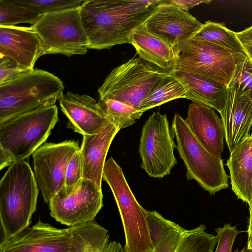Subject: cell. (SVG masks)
<instances>
[{
	"label": "cell",
	"mask_w": 252,
	"mask_h": 252,
	"mask_svg": "<svg viewBox=\"0 0 252 252\" xmlns=\"http://www.w3.org/2000/svg\"><path fill=\"white\" fill-rule=\"evenodd\" d=\"M250 252H252V251H250Z\"/></svg>",
	"instance_id": "42"
},
{
	"label": "cell",
	"mask_w": 252,
	"mask_h": 252,
	"mask_svg": "<svg viewBox=\"0 0 252 252\" xmlns=\"http://www.w3.org/2000/svg\"><path fill=\"white\" fill-rule=\"evenodd\" d=\"M19 4L28 6L40 15L66 9L77 8L85 0H13Z\"/></svg>",
	"instance_id": "29"
},
{
	"label": "cell",
	"mask_w": 252,
	"mask_h": 252,
	"mask_svg": "<svg viewBox=\"0 0 252 252\" xmlns=\"http://www.w3.org/2000/svg\"><path fill=\"white\" fill-rule=\"evenodd\" d=\"M185 230L180 226L170 231L155 247V252H176Z\"/></svg>",
	"instance_id": "33"
},
{
	"label": "cell",
	"mask_w": 252,
	"mask_h": 252,
	"mask_svg": "<svg viewBox=\"0 0 252 252\" xmlns=\"http://www.w3.org/2000/svg\"><path fill=\"white\" fill-rule=\"evenodd\" d=\"M250 210V217H249V223L252 222V202L251 205L249 206Z\"/></svg>",
	"instance_id": "41"
},
{
	"label": "cell",
	"mask_w": 252,
	"mask_h": 252,
	"mask_svg": "<svg viewBox=\"0 0 252 252\" xmlns=\"http://www.w3.org/2000/svg\"><path fill=\"white\" fill-rule=\"evenodd\" d=\"M160 1L85 0L79 11L89 49L130 44L131 34L145 23Z\"/></svg>",
	"instance_id": "1"
},
{
	"label": "cell",
	"mask_w": 252,
	"mask_h": 252,
	"mask_svg": "<svg viewBox=\"0 0 252 252\" xmlns=\"http://www.w3.org/2000/svg\"><path fill=\"white\" fill-rule=\"evenodd\" d=\"M14 163L10 156L2 149L0 148V169L10 166Z\"/></svg>",
	"instance_id": "38"
},
{
	"label": "cell",
	"mask_w": 252,
	"mask_h": 252,
	"mask_svg": "<svg viewBox=\"0 0 252 252\" xmlns=\"http://www.w3.org/2000/svg\"><path fill=\"white\" fill-rule=\"evenodd\" d=\"M49 206L51 216L68 227L92 221L103 206L102 189L82 179L69 192L60 190Z\"/></svg>",
	"instance_id": "13"
},
{
	"label": "cell",
	"mask_w": 252,
	"mask_h": 252,
	"mask_svg": "<svg viewBox=\"0 0 252 252\" xmlns=\"http://www.w3.org/2000/svg\"><path fill=\"white\" fill-rule=\"evenodd\" d=\"M236 34L243 45H252V25Z\"/></svg>",
	"instance_id": "36"
},
{
	"label": "cell",
	"mask_w": 252,
	"mask_h": 252,
	"mask_svg": "<svg viewBox=\"0 0 252 252\" xmlns=\"http://www.w3.org/2000/svg\"><path fill=\"white\" fill-rule=\"evenodd\" d=\"M120 130L119 127L110 121L98 133L83 136L79 150L82 178L91 180L100 189L106 157L114 138Z\"/></svg>",
	"instance_id": "18"
},
{
	"label": "cell",
	"mask_w": 252,
	"mask_h": 252,
	"mask_svg": "<svg viewBox=\"0 0 252 252\" xmlns=\"http://www.w3.org/2000/svg\"><path fill=\"white\" fill-rule=\"evenodd\" d=\"M129 39L139 58L159 69L173 72L175 59L174 49L149 32L143 24L134 31Z\"/></svg>",
	"instance_id": "21"
},
{
	"label": "cell",
	"mask_w": 252,
	"mask_h": 252,
	"mask_svg": "<svg viewBox=\"0 0 252 252\" xmlns=\"http://www.w3.org/2000/svg\"><path fill=\"white\" fill-rule=\"evenodd\" d=\"M247 57L252 62V45H243Z\"/></svg>",
	"instance_id": "40"
},
{
	"label": "cell",
	"mask_w": 252,
	"mask_h": 252,
	"mask_svg": "<svg viewBox=\"0 0 252 252\" xmlns=\"http://www.w3.org/2000/svg\"><path fill=\"white\" fill-rule=\"evenodd\" d=\"M217 232V248L215 252H250L245 249L232 251L233 243L237 236L240 233L236 226H232L230 223H226L222 227L215 229Z\"/></svg>",
	"instance_id": "31"
},
{
	"label": "cell",
	"mask_w": 252,
	"mask_h": 252,
	"mask_svg": "<svg viewBox=\"0 0 252 252\" xmlns=\"http://www.w3.org/2000/svg\"><path fill=\"white\" fill-rule=\"evenodd\" d=\"M221 116L224 139L230 153L250 135L252 100L233 88H226Z\"/></svg>",
	"instance_id": "17"
},
{
	"label": "cell",
	"mask_w": 252,
	"mask_h": 252,
	"mask_svg": "<svg viewBox=\"0 0 252 252\" xmlns=\"http://www.w3.org/2000/svg\"><path fill=\"white\" fill-rule=\"evenodd\" d=\"M32 8L13 0H0V26H15L21 23L33 25L41 16Z\"/></svg>",
	"instance_id": "26"
},
{
	"label": "cell",
	"mask_w": 252,
	"mask_h": 252,
	"mask_svg": "<svg viewBox=\"0 0 252 252\" xmlns=\"http://www.w3.org/2000/svg\"><path fill=\"white\" fill-rule=\"evenodd\" d=\"M94 252H125V251L120 243L113 241L109 242L106 246Z\"/></svg>",
	"instance_id": "37"
},
{
	"label": "cell",
	"mask_w": 252,
	"mask_h": 252,
	"mask_svg": "<svg viewBox=\"0 0 252 252\" xmlns=\"http://www.w3.org/2000/svg\"><path fill=\"white\" fill-rule=\"evenodd\" d=\"M163 70L140 58H133L113 69L98 88L99 99H113L136 109L164 76Z\"/></svg>",
	"instance_id": "9"
},
{
	"label": "cell",
	"mask_w": 252,
	"mask_h": 252,
	"mask_svg": "<svg viewBox=\"0 0 252 252\" xmlns=\"http://www.w3.org/2000/svg\"><path fill=\"white\" fill-rule=\"evenodd\" d=\"M44 55L42 42L31 27L0 26V56L28 71L33 70L37 59Z\"/></svg>",
	"instance_id": "16"
},
{
	"label": "cell",
	"mask_w": 252,
	"mask_h": 252,
	"mask_svg": "<svg viewBox=\"0 0 252 252\" xmlns=\"http://www.w3.org/2000/svg\"><path fill=\"white\" fill-rule=\"evenodd\" d=\"M58 121V108L54 105L0 124V148L14 162L25 160L44 143Z\"/></svg>",
	"instance_id": "8"
},
{
	"label": "cell",
	"mask_w": 252,
	"mask_h": 252,
	"mask_svg": "<svg viewBox=\"0 0 252 252\" xmlns=\"http://www.w3.org/2000/svg\"><path fill=\"white\" fill-rule=\"evenodd\" d=\"M173 72L204 77L227 86L237 64L247 57L192 36L175 49Z\"/></svg>",
	"instance_id": "5"
},
{
	"label": "cell",
	"mask_w": 252,
	"mask_h": 252,
	"mask_svg": "<svg viewBox=\"0 0 252 252\" xmlns=\"http://www.w3.org/2000/svg\"><path fill=\"white\" fill-rule=\"evenodd\" d=\"M147 221L150 237L155 247L168 233L180 226L165 219L156 211L147 210Z\"/></svg>",
	"instance_id": "30"
},
{
	"label": "cell",
	"mask_w": 252,
	"mask_h": 252,
	"mask_svg": "<svg viewBox=\"0 0 252 252\" xmlns=\"http://www.w3.org/2000/svg\"><path fill=\"white\" fill-rule=\"evenodd\" d=\"M186 89L174 72L163 77L145 98L138 110H146L160 105L169 101L186 98Z\"/></svg>",
	"instance_id": "23"
},
{
	"label": "cell",
	"mask_w": 252,
	"mask_h": 252,
	"mask_svg": "<svg viewBox=\"0 0 252 252\" xmlns=\"http://www.w3.org/2000/svg\"><path fill=\"white\" fill-rule=\"evenodd\" d=\"M143 25L149 32L175 50L180 43L194 36L203 24L170 0H160Z\"/></svg>",
	"instance_id": "14"
},
{
	"label": "cell",
	"mask_w": 252,
	"mask_h": 252,
	"mask_svg": "<svg viewBox=\"0 0 252 252\" xmlns=\"http://www.w3.org/2000/svg\"><path fill=\"white\" fill-rule=\"evenodd\" d=\"M187 90V99L221 111L227 87L214 81L190 73L174 72Z\"/></svg>",
	"instance_id": "22"
},
{
	"label": "cell",
	"mask_w": 252,
	"mask_h": 252,
	"mask_svg": "<svg viewBox=\"0 0 252 252\" xmlns=\"http://www.w3.org/2000/svg\"><path fill=\"white\" fill-rule=\"evenodd\" d=\"M26 72L10 59L0 56V84Z\"/></svg>",
	"instance_id": "34"
},
{
	"label": "cell",
	"mask_w": 252,
	"mask_h": 252,
	"mask_svg": "<svg viewBox=\"0 0 252 252\" xmlns=\"http://www.w3.org/2000/svg\"><path fill=\"white\" fill-rule=\"evenodd\" d=\"M171 131L186 166L187 180H194L211 194L227 189L229 177L222 159L206 150L192 133L185 119L178 113L174 115Z\"/></svg>",
	"instance_id": "7"
},
{
	"label": "cell",
	"mask_w": 252,
	"mask_h": 252,
	"mask_svg": "<svg viewBox=\"0 0 252 252\" xmlns=\"http://www.w3.org/2000/svg\"><path fill=\"white\" fill-rule=\"evenodd\" d=\"M193 36L247 56L244 46L236 32L227 29L222 23L207 21Z\"/></svg>",
	"instance_id": "24"
},
{
	"label": "cell",
	"mask_w": 252,
	"mask_h": 252,
	"mask_svg": "<svg viewBox=\"0 0 252 252\" xmlns=\"http://www.w3.org/2000/svg\"><path fill=\"white\" fill-rule=\"evenodd\" d=\"M64 89L59 77L40 69L23 72L0 84V124L55 105Z\"/></svg>",
	"instance_id": "4"
},
{
	"label": "cell",
	"mask_w": 252,
	"mask_h": 252,
	"mask_svg": "<svg viewBox=\"0 0 252 252\" xmlns=\"http://www.w3.org/2000/svg\"><path fill=\"white\" fill-rule=\"evenodd\" d=\"M61 109L68 119L67 128L83 135L98 133L111 121L91 96L67 92L60 95Z\"/></svg>",
	"instance_id": "15"
},
{
	"label": "cell",
	"mask_w": 252,
	"mask_h": 252,
	"mask_svg": "<svg viewBox=\"0 0 252 252\" xmlns=\"http://www.w3.org/2000/svg\"><path fill=\"white\" fill-rule=\"evenodd\" d=\"M185 121L206 150L215 157L221 158L223 151L224 129L221 120L214 109L193 102L189 107Z\"/></svg>",
	"instance_id": "19"
},
{
	"label": "cell",
	"mask_w": 252,
	"mask_h": 252,
	"mask_svg": "<svg viewBox=\"0 0 252 252\" xmlns=\"http://www.w3.org/2000/svg\"><path fill=\"white\" fill-rule=\"evenodd\" d=\"M226 87L235 89L252 100V62L248 57L237 65Z\"/></svg>",
	"instance_id": "28"
},
{
	"label": "cell",
	"mask_w": 252,
	"mask_h": 252,
	"mask_svg": "<svg viewBox=\"0 0 252 252\" xmlns=\"http://www.w3.org/2000/svg\"><path fill=\"white\" fill-rule=\"evenodd\" d=\"M166 114L154 112L145 122L140 139L141 168L150 177L163 178L177 163L176 146Z\"/></svg>",
	"instance_id": "11"
},
{
	"label": "cell",
	"mask_w": 252,
	"mask_h": 252,
	"mask_svg": "<svg viewBox=\"0 0 252 252\" xmlns=\"http://www.w3.org/2000/svg\"><path fill=\"white\" fill-rule=\"evenodd\" d=\"M109 240L108 230L94 220L66 228L39 220L0 245V252H94Z\"/></svg>",
	"instance_id": "2"
},
{
	"label": "cell",
	"mask_w": 252,
	"mask_h": 252,
	"mask_svg": "<svg viewBox=\"0 0 252 252\" xmlns=\"http://www.w3.org/2000/svg\"><path fill=\"white\" fill-rule=\"evenodd\" d=\"M102 179L109 186L120 212L125 252H155L147 224V210L137 202L122 168L112 157L105 161Z\"/></svg>",
	"instance_id": "6"
},
{
	"label": "cell",
	"mask_w": 252,
	"mask_h": 252,
	"mask_svg": "<svg viewBox=\"0 0 252 252\" xmlns=\"http://www.w3.org/2000/svg\"><path fill=\"white\" fill-rule=\"evenodd\" d=\"M204 224L186 229L176 252H213L217 244L216 236L207 233Z\"/></svg>",
	"instance_id": "25"
},
{
	"label": "cell",
	"mask_w": 252,
	"mask_h": 252,
	"mask_svg": "<svg viewBox=\"0 0 252 252\" xmlns=\"http://www.w3.org/2000/svg\"><path fill=\"white\" fill-rule=\"evenodd\" d=\"M79 7L43 14L30 26L40 37L45 55L59 54L70 57L87 53L89 43Z\"/></svg>",
	"instance_id": "10"
},
{
	"label": "cell",
	"mask_w": 252,
	"mask_h": 252,
	"mask_svg": "<svg viewBox=\"0 0 252 252\" xmlns=\"http://www.w3.org/2000/svg\"><path fill=\"white\" fill-rule=\"evenodd\" d=\"M248 238L247 241V248L249 251H252V222L249 223L247 230Z\"/></svg>",
	"instance_id": "39"
},
{
	"label": "cell",
	"mask_w": 252,
	"mask_h": 252,
	"mask_svg": "<svg viewBox=\"0 0 252 252\" xmlns=\"http://www.w3.org/2000/svg\"><path fill=\"white\" fill-rule=\"evenodd\" d=\"M98 103L107 117L120 129L130 126L141 118L144 112L113 99H99Z\"/></svg>",
	"instance_id": "27"
},
{
	"label": "cell",
	"mask_w": 252,
	"mask_h": 252,
	"mask_svg": "<svg viewBox=\"0 0 252 252\" xmlns=\"http://www.w3.org/2000/svg\"><path fill=\"white\" fill-rule=\"evenodd\" d=\"M79 150L74 154L66 168L64 186L61 189L66 193L69 192L83 179L82 165Z\"/></svg>",
	"instance_id": "32"
},
{
	"label": "cell",
	"mask_w": 252,
	"mask_h": 252,
	"mask_svg": "<svg viewBox=\"0 0 252 252\" xmlns=\"http://www.w3.org/2000/svg\"><path fill=\"white\" fill-rule=\"evenodd\" d=\"M179 7L183 10L188 11L189 9L202 3H209L211 0H172Z\"/></svg>",
	"instance_id": "35"
},
{
	"label": "cell",
	"mask_w": 252,
	"mask_h": 252,
	"mask_svg": "<svg viewBox=\"0 0 252 252\" xmlns=\"http://www.w3.org/2000/svg\"><path fill=\"white\" fill-rule=\"evenodd\" d=\"M79 149L78 141L65 140L45 143L32 155L34 177L46 203L64 187L67 165Z\"/></svg>",
	"instance_id": "12"
},
{
	"label": "cell",
	"mask_w": 252,
	"mask_h": 252,
	"mask_svg": "<svg viewBox=\"0 0 252 252\" xmlns=\"http://www.w3.org/2000/svg\"><path fill=\"white\" fill-rule=\"evenodd\" d=\"M38 194L29 164L22 160L11 165L0 181V245L29 226Z\"/></svg>",
	"instance_id": "3"
},
{
	"label": "cell",
	"mask_w": 252,
	"mask_h": 252,
	"mask_svg": "<svg viewBox=\"0 0 252 252\" xmlns=\"http://www.w3.org/2000/svg\"><path fill=\"white\" fill-rule=\"evenodd\" d=\"M231 189L238 198L252 202V133L236 146L227 161Z\"/></svg>",
	"instance_id": "20"
}]
</instances>
